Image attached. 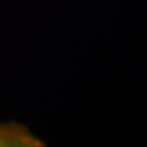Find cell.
Listing matches in <instances>:
<instances>
[{
    "label": "cell",
    "mask_w": 147,
    "mask_h": 147,
    "mask_svg": "<svg viewBox=\"0 0 147 147\" xmlns=\"http://www.w3.org/2000/svg\"><path fill=\"white\" fill-rule=\"evenodd\" d=\"M42 142L16 123L0 124V147H40Z\"/></svg>",
    "instance_id": "cell-1"
}]
</instances>
